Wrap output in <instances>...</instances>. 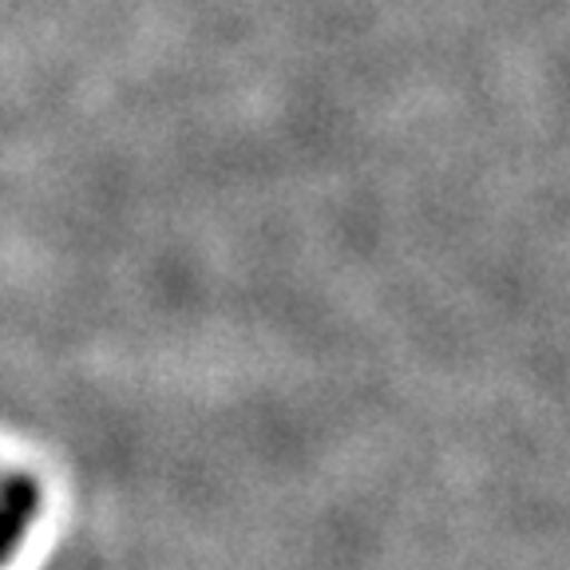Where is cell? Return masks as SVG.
I'll use <instances>...</instances> for the list:
<instances>
[{"label": "cell", "mask_w": 570, "mask_h": 570, "mask_svg": "<svg viewBox=\"0 0 570 570\" xmlns=\"http://www.w3.org/2000/svg\"><path fill=\"white\" fill-rule=\"evenodd\" d=\"M36 511H40V488L28 475L0 468V562L20 547Z\"/></svg>", "instance_id": "cell-1"}]
</instances>
